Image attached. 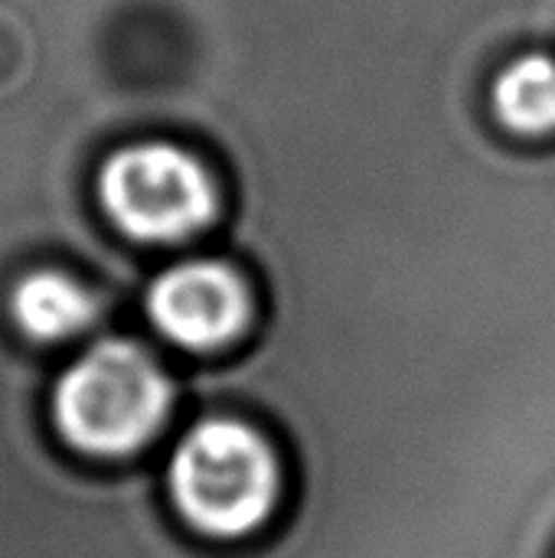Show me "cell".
Listing matches in <instances>:
<instances>
[{"instance_id": "obj_1", "label": "cell", "mask_w": 555, "mask_h": 558, "mask_svg": "<svg viewBox=\"0 0 555 558\" xmlns=\"http://www.w3.org/2000/svg\"><path fill=\"white\" fill-rule=\"evenodd\" d=\"M177 526L213 553H249L281 504V471L272 448L242 422L209 418L196 425L167 471Z\"/></svg>"}, {"instance_id": "obj_2", "label": "cell", "mask_w": 555, "mask_h": 558, "mask_svg": "<svg viewBox=\"0 0 555 558\" xmlns=\"http://www.w3.org/2000/svg\"><path fill=\"white\" fill-rule=\"evenodd\" d=\"M170 409V383L134 343L105 340L79 356L52 396V418L62 438L95 458L137 451Z\"/></svg>"}, {"instance_id": "obj_3", "label": "cell", "mask_w": 555, "mask_h": 558, "mask_svg": "<svg viewBox=\"0 0 555 558\" xmlns=\"http://www.w3.org/2000/svg\"><path fill=\"white\" fill-rule=\"evenodd\" d=\"M98 190L105 213L144 242L186 239L209 222L216 206L200 160L170 144H137L111 154Z\"/></svg>"}, {"instance_id": "obj_4", "label": "cell", "mask_w": 555, "mask_h": 558, "mask_svg": "<svg viewBox=\"0 0 555 558\" xmlns=\"http://www.w3.org/2000/svg\"><path fill=\"white\" fill-rule=\"evenodd\" d=\"M147 314L173 343L213 350L229 343L249 320V291L219 262H183L150 284Z\"/></svg>"}, {"instance_id": "obj_5", "label": "cell", "mask_w": 555, "mask_h": 558, "mask_svg": "<svg viewBox=\"0 0 555 558\" xmlns=\"http://www.w3.org/2000/svg\"><path fill=\"white\" fill-rule=\"evenodd\" d=\"M494 124L523 144L555 141V52L530 49L514 56L491 78Z\"/></svg>"}, {"instance_id": "obj_6", "label": "cell", "mask_w": 555, "mask_h": 558, "mask_svg": "<svg viewBox=\"0 0 555 558\" xmlns=\"http://www.w3.org/2000/svg\"><path fill=\"white\" fill-rule=\"evenodd\" d=\"M10 314L26 337L52 343L82 333L95 317V301L79 281L36 271L10 291Z\"/></svg>"}, {"instance_id": "obj_7", "label": "cell", "mask_w": 555, "mask_h": 558, "mask_svg": "<svg viewBox=\"0 0 555 558\" xmlns=\"http://www.w3.org/2000/svg\"><path fill=\"white\" fill-rule=\"evenodd\" d=\"M317 533H321V530H317ZM321 536H324V533H321ZM324 539H327V536H324ZM330 546H334V543H330Z\"/></svg>"}]
</instances>
